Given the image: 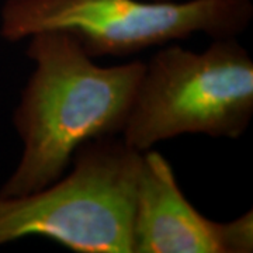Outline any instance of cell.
<instances>
[{
	"instance_id": "6da1fadb",
	"label": "cell",
	"mask_w": 253,
	"mask_h": 253,
	"mask_svg": "<svg viewBox=\"0 0 253 253\" xmlns=\"http://www.w3.org/2000/svg\"><path fill=\"white\" fill-rule=\"evenodd\" d=\"M28 40L34 69L13 116L23 149L3 197L44 189L62 177L81 145L120 135L145 68L142 61L101 66L65 31Z\"/></svg>"
},
{
	"instance_id": "7a4b0ae2",
	"label": "cell",
	"mask_w": 253,
	"mask_h": 253,
	"mask_svg": "<svg viewBox=\"0 0 253 253\" xmlns=\"http://www.w3.org/2000/svg\"><path fill=\"white\" fill-rule=\"evenodd\" d=\"M253 117V59L236 37L203 52L163 45L145 62L120 136L138 152L176 136L238 139Z\"/></svg>"
},
{
	"instance_id": "3957f363",
	"label": "cell",
	"mask_w": 253,
	"mask_h": 253,
	"mask_svg": "<svg viewBox=\"0 0 253 253\" xmlns=\"http://www.w3.org/2000/svg\"><path fill=\"white\" fill-rule=\"evenodd\" d=\"M141 158L120 135L81 145L65 177L34 193L0 196V246L41 236L79 253H132Z\"/></svg>"
},
{
	"instance_id": "277c9868",
	"label": "cell",
	"mask_w": 253,
	"mask_h": 253,
	"mask_svg": "<svg viewBox=\"0 0 253 253\" xmlns=\"http://www.w3.org/2000/svg\"><path fill=\"white\" fill-rule=\"evenodd\" d=\"M252 17V0H6L0 36L16 42L65 31L96 59L129 56L194 34L238 37Z\"/></svg>"
},
{
	"instance_id": "5b68a950",
	"label": "cell",
	"mask_w": 253,
	"mask_h": 253,
	"mask_svg": "<svg viewBox=\"0 0 253 253\" xmlns=\"http://www.w3.org/2000/svg\"><path fill=\"white\" fill-rule=\"evenodd\" d=\"M132 253H226L224 222L199 212L161 152H142L136 180Z\"/></svg>"
},
{
	"instance_id": "8992f818",
	"label": "cell",
	"mask_w": 253,
	"mask_h": 253,
	"mask_svg": "<svg viewBox=\"0 0 253 253\" xmlns=\"http://www.w3.org/2000/svg\"><path fill=\"white\" fill-rule=\"evenodd\" d=\"M226 253H248L253 251V214L248 211L234 221L224 222Z\"/></svg>"
}]
</instances>
